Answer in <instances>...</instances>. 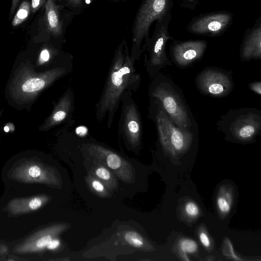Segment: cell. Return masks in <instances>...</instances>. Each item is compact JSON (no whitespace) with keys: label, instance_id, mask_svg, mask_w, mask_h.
Here are the masks:
<instances>
[{"label":"cell","instance_id":"f1b7e54d","mask_svg":"<svg viewBox=\"0 0 261 261\" xmlns=\"http://www.w3.org/2000/svg\"><path fill=\"white\" fill-rule=\"evenodd\" d=\"M60 240L55 237L48 243L46 248L51 250H55L60 246Z\"/></svg>","mask_w":261,"mask_h":261},{"label":"cell","instance_id":"484cf974","mask_svg":"<svg viewBox=\"0 0 261 261\" xmlns=\"http://www.w3.org/2000/svg\"><path fill=\"white\" fill-rule=\"evenodd\" d=\"M199 239L201 244L205 248H210L211 246V241L206 231L200 230L198 233Z\"/></svg>","mask_w":261,"mask_h":261},{"label":"cell","instance_id":"d6986e66","mask_svg":"<svg viewBox=\"0 0 261 261\" xmlns=\"http://www.w3.org/2000/svg\"><path fill=\"white\" fill-rule=\"evenodd\" d=\"M85 180L90 190L95 194L102 198L110 197V192L105 185L92 174L88 173Z\"/></svg>","mask_w":261,"mask_h":261},{"label":"cell","instance_id":"7c38bea8","mask_svg":"<svg viewBox=\"0 0 261 261\" xmlns=\"http://www.w3.org/2000/svg\"><path fill=\"white\" fill-rule=\"evenodd\" d=\"M68 224L58 223L44 229L35 238V241L27 244L21 250L31 251L43 249L53 239L68 229L70 227Z\"/></svg>","mask_w":261,"mask_h":261},{"label":"cell","instance_id":"8fae6325","mask_svg":"<svg viewBox=\"0 0 261 261\" xmlns=\"http://www.w3.org/2000/svg\"><path fill=\"white\" fill-rule=\"evenodd\" d=\"M227 13H218L202 17L194 21L190 27L197 34H214L222 31L231 20Z\"/></svg>","mask_w":261,"mask_h":261},{"label":"cell","instance_id":"5b68a950","mask_svg":"<svg viewBox=\"0 0 261 261\" xmlns=\"http://www.w3.org/2000/svg\"><path fill=\"white\" fill-rule=\"evenodd\" d=\"M171 0H144L137 15L133 31V46L131 57L138 60L141 54V44L148 36L151 23L162 19L169 12Z\"/></svg>","mask_w":261,"mask_h":261},{"label":"cell","instance_id":"52a82bcc","mask_svg":"<svg viewBox=\"0 0 261 261\" xmlns=\"http://www.w3.org/2000/svg\"><path fill=\"white\" fill-rule=\"evenodd\" d=\"M85 147L90 157L110 169L120 180L127 184L134 181V168L126 160L98 144H88Z\"/></svg>","mask_w":261,"mask_h":261},{"label":"cell","instance_id":"277c9868","mask_svg":"<svg viewBox=\"0 0 261 261\" xmlns=\"http://www.w3.org/2000/svg\"><path fill=\"white\" fill-rule=\"evenodd\" d=\"M154 99L155 105L154 121L163 149L174 156L185 153L193 141V132L191 130L177 126L166 113L159 101Z\"/></svg>","mask_w":261,"mask_h":261},{"label":"cell","instance_id":"7a4b0ae2","mask_svg":"<svg viewBox=\"0 0 261 261\" xmlns=\"http://www.w3.org/2000/svg\"><path fill=\"white\" fill-rule=\"evenodd\" d=\"M155 75L150 87V95L159 101L177 126L191 130L192 118L179 89L166 75L159 73Z\"/></svg>","mask_w":261,"mask_h":261},{"label":"cell","instance_id":"44dd1931","mask_svg":"<svg viewBox=\"0 0 261 261\" xmlns=\"http://www.w3.org/2000/svg\"><path fill=\"white\" fill-rule=\"evenodd\" d=\"M31 11V2L28 0L22 1L12 19V25L18 27L28 18Z\"/></svg>","mask_w":261,"mask_h":261},{"label":"cell","instance_id":"1f68e13d","mask_svg":"<svg viewBox=\"0 0 261 261\" xmlns=\"http://www.w3.org/2000/svg\"><path fill=\"white\" fill-rule=\"evenodd\" d=\"M68 3L73 6V7H78L80 6L81 4L82 0H67Z\"/></svg>","mask_w":261,"mask_h":261},{"label":"cell","instance_id":"ba28073f","mask_svg":"<svg viewBox=\"0 0 261 261\" xmlns=\"http://www.w3.org/2000/svg\"><path fill=\"white\" fill-rule=\"evenodd\" d=\"M195 83L201 93L215 97L227 95L233 87L231 74L216 67H207L203 70L197 75Z\"/></svg>","mask_w":261,"mask_h":261},{"label":"cell","instance_id":"4316f807","mask_svg":"<svg viewBox=\"0 0 261 261\" xmlns=\"http://www.w3.org/2000/svg\"><path fill=\"white\" fill-rule=\"evenodd\" d=\"M46 0H31V12H36L45 2Z\"/></svg>","mask_w":261,"mask_h":261},{"label":"cell","instance_id":"e0dca14e","mask_svg":"<svg viewBox=\"0 0 261 261\" xmlns=\"http://www.w3.org/2000/svg\"><path fill=\"white\" fill-rule=\"evenodd\" d=\"M233 194L230 189L223 186L219 189L216 198V205L221 215H227L231 211L233 203Z\"/></svg>","mask_w":261,"mask_h":261},{"label":"cell","instance_id":"7402d4cb","mask_svg":"<svg viewBox=\"0 0 261 261\" xmlns=\"http://www.w3.org/2000/svg\"><path fill=\"white\" fill-rule=\"evenodd\" d=\"M45 84V81L42 79H31L28 80L23 84L22 89L25 92H35L43 89Z\"/></svg>","mask_w":261,"mask_h":261},{"label":"cell","instance_id":"d4e9b609","mask_svg":"<svg viewBox=\"0 0 261 261\" xmlns=\"http://www.w3.org/2000/svg\"><path fill=\"white\" fill-rule=\"evenodd\" d=\"M48 200V198L46 196L34 197L29 201V208L32 210H36L42 206Z\"/></svg>","mask_w":261,"mask_h":261},{"label":"cell","instance_id":"3957f363","mask_svg":"<svg viewBox=\"0 0 261 261\" xmlns=\"http://www.w3.org/2000/svg\"><path fill=\"white\" fill-rule=\"evenodd\" d=\"M218 128L229 140L252 141L261 130V111L254 108L231 109L217 123Z\"/></svg>","mask_w":261,"mask_h":261},{"label":"cell","instance_id":"9c48e42d","mask_svg":"<svg viewBox=\"0 0 261 261\" xmlns=\"http://www.w3.org/2000/svg\"><path fill=\"white\" fill-rule=\"evenodd\" d=\"M123 101L122 112V133L127 143L133 148L140 145L142 136V125L137 107L131 99Z\"/></svg>","mask_w":261,"mask_h":261},{"label":"cell","instance_id":"f546056e","mask_svg":"<svg viewBox=\"0 0 261 261\" xmlns=\"http://www.w3.org/2000/svg\"><path fill=\"white\" fill-rule=\"evenodd\" d=\"M50 58L49 51L47 49H43L40 53V58L44 61H47Z\"/></svg>","mask_w":261,"mask_h":261},{"label":"cell","instance_id":"4dcf8cb0","mask_svg":"<svg viewBox=\"0 0 261 261\" xmlns=\"http://www.w3.org/2000/svg\"><path fill=\"white\" fill-rule=\"evenodd\" d=\"M20 0H12V4L10 10V16L12 15L17 8Z\"/></svg>","mask_w":261,"mask_h":261},{"label":"cell","instance_id":"ffe728a7","mask_svg":"<svg viewBox=\"0 0 261 261\" xmlns=\"http://www.w3.org/2000/svg\"><path fill=\"white\" fill-rule=\"evenodd\" d=\"M177 248L182 259L186 260H190L188 258L187 254L196 252L198 247L197 243L194 240L183 238L178 241Z\"/></svg>","mask_w":261,"mask_h":261},{"label":"cell","instance_id":"6da1fadb","mask_svg":"<svg viewBox=\"0 0 261 261\" xmlns=\"http://www.w3.org/2000/svg\"><path fill=\"white\" fill-rule=\"evenodd\" d=\"M135 60L129 55L124 41L116 50L100 98L96 104V118L101 121L108 115L110 128L114 115L124 93L137 89L141 81L136 72Z\"/></svg>","mask_w":261,"mask_h":261},{"label":"cell","instance_id":"4fadbf2b","mask_svg":"<svg viewBox=\"0 0 261 261\" xmlns=\"http://www.w3.org/2000/svg\"><path fill=\"white\" fill-rule=\"evenodd\" d=\"M243 61L261 58V27L254 28L248 35L242 47L240 54Z\"/></svg>","mask_w":261,"mask_h":261},{"label":"cell","instance_id":"5bb4252c","mask_svg":"<svg viewBox=\"0 0 261 261\" xmlns=\"http://www.w3.org/2000/svg\"><path fill=\"white\" fill-rule=\"evenodd\" d=\"M44 18L49 32L57 36L62 34V24L55 0H48L45 3Z\"/></svg>","mask_w":261,"mask_h":261},{"label":"cell","instance_id":"9a60e30c","mask_svg":"<svg viewBox=\"0 0 261 261\" xmlns=\"http://www.w3.org/2000/svg\"><path fill=\"white\" fill-rule=\"evenodd\" d=\"M94 162L95 164L91 167L89 173L102 181L110 192L117 191L118 182L115 174L105 165L94 161Z\"/></svg>","mask_w":261,"mask_h":261},{"label":"cell","instance_id":"603a6c76","mask_svg":"<svg viewBox=\"0 0 261 261\" xmlns=\"http://www.w3.org/2000/svg\"><path fill=\"white\" fill-rule=\"evenodd\" d=\"M184 212L187 216L195 218L200 214V210L198 205L194 202L189 201L184 206Z\"/></svg>","mask_w":261,"mask_h":261},{"label":"cell","instance_id":"8992f818","mask_svg":"<svg viewBox=\"0 0 261 261\" xmlns=\"http://www.w3.org/2000/svg\"><path fill=\"white\" fill-rule=\"evenodd\" d=\"M170 19L169 12L162 19L158 20L155 30L148 43V58L146 64L151 77L155 75L162 68L172 65L165 51L166 44L170 38L168 29Z\"/></svg>","mask_w":261,"mask_h":261},{"label":"cell","instance_id":"83f0119b","mask_svg":"<svg viewBox=\"0 0 261 261\" xmlns=\"http://www.w3.org/2000/svg\"><path fill=\"white\" fill-rule=\"evenodd\" d=\"M249 88L254 92L260 95L261 94V82H255L249 85Z\"/></svg>","mask_w":261,"mask_h":261},{"label":"cell","instance_id":"cb8c5ba5","mask_svg":"<svg viewBox=\"0 0 261 261\" xmlns=\"http://www.w3.org/2000/svg\"><path fill=\"white\" fill-rule=\"evenodd\" d=\"M223 253L225 256L231 257L234 260H240L241 259L235 253L232 245L228 239L224 242Z\"/></svg>","mask_w":261,"mask_h":261},{"label":"cell","instance_id":"30bf717a","mask_svg":"<svg viewBox=\"0 0 261 261\" xmlns=\"http://www.w3.org/2000/svg\"><path fill=\"white\" fill-rule=\"evenodd\" d=\"M206 43L203 40L190 41L175 44L172 48V57L179 67H186L199 59L203 54Z\"/></svg>","mask_w":261,"mask_h":261},{"label":"cell","instance_id":"2e32d148","mask_svg":"<svg viewBox=\"0 0 261 261\" xmlns=\"http://www.w3.org/2000/svg\"><path fill=\"white\" fill-rule=\"evenodd\" d=\"M73 96L70 89H68L62 97L51 116L53 124L60 123L67 117L73 106Z\"/></svg>","mask_w":261,"mask_h":261},{"label":"cell","instance_id":"d6a6232c","mask_svg":"<svg viewBox=\"0 0 261 261\" xmlns=\"http://www.w3.org/2000/svg\"><path fill=\"white\" fill-rule=\"evenodd\" d=\"M4 129L6 132H8L9 130V128L8 126H6L4 127Z\"/></svg>","mask_w":261,"mask_h":261},{"label":"cell","instance_id":"ac0fdd59","mask_svg":"<svg viewBox=\"0 0 261 261\" xmlns=\"http://www.w3.org/2000/svg\"><path fill=\"white\" fill-rule=\"evenodd\" d=\"M122 238L125 243L134 248L143 250H149L151 248L143 236L135 230L124 231L122 233Z\"/></svg>","mask_w":261,"mask_h":261},{"label":"cell","instance_id":"836d02e7","mask_svg":"<svg viewBox=\"0 0 261 261\" xmlns=\"http://www.w3.org/2000/svg\"><path fill=\"white\" fill-rule=\"evenodd\" d=\"M189 1H192L193 0H189Z\"/></svg>","mask_w":261,"mask_h":261}]
</instances>
